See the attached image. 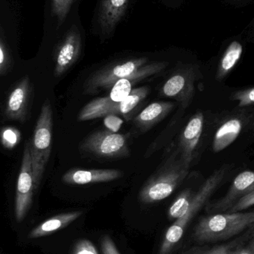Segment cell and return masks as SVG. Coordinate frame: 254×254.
<instances>
[{
  "label": "cell",
  "instance_id": "cell-1",
  "mask_svg": "<svg viewBox=\"0 0 254 254\" xmlns=\"http://www.w3.org/2000/svg\"><path fill=\"white\" fill-rule=\"evenodd\" d=\"M167 61L149 62L147 57L127 58L109 63L92 73L85 83V93L93 94L100 89L113 88L122 79L141 80L162 72L168 66Z\"/></svg>",
  "mask_w": 254,
  "mask_h": 254
},
{
  "label": "cell",
  "instance_id": "cell-2",
  "mask_svg": "<svg viewBox=\"0 0 254 254\" xmlns=\"http://www.w3.org/2000/svg\"><path fill=\"white\" fill-rule=\"evenodd\" d=\"M55 37L52 50L55 75L61 77L80 58L85 44V28L81 22L79 7H76L64 25L58 31H45Z\"/></svg>",
  "mask_w": 254,
  "mask_h": 254
},
{
  "label": "cell",
  "instance_id": "cell-3",
  "mask_svg": "<svg viewBox=\"0 0 254 254\" xmlns=\"http://www.w3.org/2000/svg\"><path fill=\"white\" fill-rule=\"evenodd\" d=\"M190 165L185 162L177 150L161 164L151 176L140 191V200L144 204H152L169 196L187 177Z\"/></svg>",
  "mask_w": 254,
  "mask_h": 254
},
{
  "label": "cell",
  "instance_id": "cell-4",
  "mask_svg": "<svg viewBox=\"0 0 254 254\" xmlns=\"http://www.w3.org/2000/svg\"><path fill=\"white\" fill-rule=\"evenodd\" d=\"M254 227V210L216 213L201 218L193 230L192 240L198 244L223 241Z\"/></svg>",
  "mask_w": 254,
  "mask_h": 254
},
{
  "label": "cell",
  "instance_id": "cell-5",
  "mask_svg": "<svg viewBox=\"0 0 254 254\" xmlns=\"http://www.w3.org/2000/svg\"><path fill=\"white\" fill-rule=\"evenodd\" d=\"M228 171V167L222 166L213 172L200 187L198 190L195 192L186 213L181 217L176 219L167 230L160 249L159 254H171L176 245L183 237L185 230L192 218L207 204L210 197L226 177Z\"/></svg>",
  "mask_w": 254,
  "mask_h": 254
},
{
  "label": "cell",
  "instance_id": "cell-6",
  "mask_svg": "<svg viewBox=\"0 0 254 254\" xmlns=\"http://www.w3.org/2000/svg\"><path fill=\"white\" fill-rule=\"evenodd\" d=\"M53 111L49 99L45 100L29 141L33 178L36 188L43 179L52 151Z\"/></svg>",
  "mask_w": 254,
  "mask_h": 254
},
{
  "label": "cell",
  "instance_id": "cell-7",
  "mask_svg": "<svg viewBox=\"0 0 254 254\" xmlns=\"http://www.w3.org/2000/svg\"><path fill=\"white\" fill-rule=\"evenodd\" d=\"M134 0H98L91 21V33L101 43L114 36L119 24L126 18Z\"/></svg>",
  "mask_w": 254,
  "mask_h": 254
},
{
  "label": "cell",
  "instance_id": "cell-8",
  "mask_svg": "<svg viewBox=\"0 0 254 254\" xmlns=\"http://www.w3.org/2000/svg\"><path fill=\"white\" fill-rule=\"evenodd\" d=\"M149 94V88L142 86L133 89L131 94L120 102H107L102 98L92 100L82 109L78 116V120L79 122H87L110 115L122 116L127 121L130 120L134 110L144 101Z\"/></svg>",
  "mask_w": 254,
  "mask_h": 254
},
{
  "label": "cell",
  "instance_id": "cell-9",
  "mask_svg": "<svg viewBox=\"0 0 254 254\" xmlns=\"http://www.w3.org/2000/svg\"><path fill=\"white\" fill-rule=\"evenodd\" d=\"M201 76L199 65L182 64L167 79L161 89V94L173 98L186 110L191 105L195 92V83Z\"/></svg>",
  "mask_w": 254,
  "mask_h": 254
},
{
  "label": "cell",
  "instance_id": "cell-10",
  "mask_svg": "<svg viewBox=\"0 0 254 254\" xmlns=\"http://www.w3.org/2000/svg\"><path fill=\"white\" fill-rule=\"evenodd\" d=\"M130 134H119L100 130L88 135L80 146L81 150L97 158L116 159L130 155Z\"/></svg>",
  "mask_w": 254,
  "mask_h": 254
},
{
  "label": "cell",
  "instance_id": "cell-11",
  "mask_svg": "<svg viewBox=\"0 0 254 254\" xmlns=\"http://www.w3.org/2000/svg\"><path fill=\"white\" fill-rule=\"evenodd\" d=\"M243 133L254 137V109L242 108L227 117L215 134L213 152L218 153L226 149Z\"/></svg>",
  "mask_w": 254,
  "mask_h": 254
},
{
  "label": "cell",
  "instance_id": "cell-12",
  "mask_svg": "<svg viewBox=\"0 0 254 254\" xmlns=\"http://www.w3.org/2000/svg\"><path fill=\"white\" fill-rule=\"evenodd\" d=\"M35 190L37 188L33 178L30 144L29 142H26L16 183L15 197V217L18 222H22L25 219L31 207L33 194Z\"/></svg>",
  "mask_w": 254,
  "mask_h": 254
},
{
  "label": "cell",
  "instance_id": "cell-13",
  "mask_svg": "<svg viewBox=\"0 0 254 254\" xmlns=\"http://www.w3.org/2000/svg\"><path fill=\"white\" fill-rule=\"evenodd\" d=\"M33 98V87L28 76L22 77L14 85L6 98L4 117L9 120L26 122Z\"/></svg>",
  "mask_w": 254,
  "mask_h": 254
},
{
  "label": "cell",
  "instance_id": "cell-14",
  "mask_svg": "<svg viewBox=\"0 0 254 254\" xmlns=\"http://www.w3.org/2000/svg\"><path fill=\"white\" fill-rule=\"evenodd\" d=\"M254 191V170L240 173L234 179L225 196L207 202L206 211L209 214L228 212L240 198Z\"/></svg>",
  "mask_w": 254,
  "mask_h": 254
},
{
  "label": "cell",
  "instance_id": "cell-15",
  "mask_svg": "<svg viewBox=\"0 0 254 254\" xmlns=\"http://www.w3.org/2000/svg\"><path fill=\"white\" fill-rule=\"evenodd\" d=\"M204 116L201 112L194 115L183 128L176 150L180 158L191 166L197 155V148L204 128Z\"/></svg>",
  "mask_w": 254,
  "mask_h": 254
},
{
  "label": "cell",
  "instance_id": "cell-16",
  "mask_svg": "<svg viewBox=\"0 0 254 254\" xmlns=\"http://www.w3.org/2000/svg\"><path fill=\"white\" fill-rule=\"evenodd\" d=\"M123 173L115 169H91L81 170L73 168L64 173L63 182L67 185H85L88 184L103 183L120 179Z\"/></svg>",
  "mask_w": 254,
  "mask_h": 254
},
{
  "label": "cell",
  "instance_id": "cell-17",
  "mask_svg": "<svg viewBox=\"0 0 254 254\" xmlns=\"http://www.w3.org/2000/svg\"><path fill=\"white\" fill-rule=\"evenodd\" d=\"M80 0H47L45 31H58L67 22Z\"/></svg>",
  "mask_w": 254,
  "mask_h": 254
},
{
  "label": "cell",
  "instance_id": "cell-18",
  "mask_svg": "<svg viewBox=\"0 0 254 254\" xmlns=\"http://www.w3.org/2000/svg\"><path fill=\"white\" fill-rule=\"evenodd\" d=\"M172 102L160 101L148 106L134 119V124L141 132H146L162 122L174 108Z\"/></svg>",
  "mask_w": 254,
  "mask_h": 254
},
{
  "label": "cell",
  "instance_id": "cell-19",
  "mask_svg": "<svg viewBox=\"0 0 254 254\" xmlns=\"http://www.w3.org/2000/svg\"><path fill=\"white\" fill-rule=\"evenodd\" d=\"M244 51L243 40L235 37L230 40L224 50L216 71V79L221 81L230 74L241 60Z\"/></svg>",
  "mask_w": 254,
  "mask_h": 254
},
{
  "label": "cell",
  "instance_id": "cell-20",
  "mask_svg": "<svg viewBox=\"0 0 254 254\" xmlns=\"http://www.w3.org/2000/svg\"><path fill=\"white\" fill-rule=\"evenodd\" d=\"M82 214V211H74L62 213L49 218L34 228L28 234V239L34 240L50 235L59 230L67 228L70 224L79 219Z\"/></svg>",
  "mask_w": 254,
  "mask_h": 254
},
{
  "label": "cell",
  "instance_id": "cell-21",
  "mask_svg": "<svg viewBox=\"0 0 254 254\" xmlns=\"http://www.w3.org/2000/svg\"><path fill=\"white\" fill-rule=\"evenodd\" d=\"M194 193L195 192H192V190L186 189L179 194L169 209L168 216L170 220H176L186 213Z\"/></svg>",
  "mask_w": 254,
  "mask_h": 254
},
{
  "label": "cell",
  "instance_id": "cell-22",
  "mask_svg": "<svg viewBox=\"0 0 254 254\" xmlns=\"http://www.w3.org/2000/svg\"><path fill=\"white\" fill-rule=\"evenodd\" d=\"M239 240L228 244L213 246H194L186 249L181 254H234L236 249L240 246Z\"/></svg>",
  "mask_w": 254,
  "mask_h": 254
},
{
  "label": "cell",
  "instance_id": "cell-23",
  "mask_svg": "<svg viewBox=\"0 0 254 254\" xmlns=\"http://www.w3.org/2000/svg\"><path fill=\"white\" fill-rule=\"evenodd\" d=\"M5 32L1 25L0 28V74L2 76L7 74L13 65V57Z\"/></svg>",
  "mask_w": 254,
  "mask_h": 254
},
{
  "label": "cell",
  "instance_id": "cell-24",
  "mask_svg": "<svg viewBox=\"0 0 254 254\" xmlns=\"http://www.w3.org/2000/svg\"><path fill=\"white\" fill-rule=\"evenodd\" d=\"M21 140V133L13 127H4L1 130V143L3 147L12 149L19 144Z\"/></svg>",
  "mask_w": 254,
  "mask_h": 254
},
{
  "label": "cell",
  "instance_id": "cell-25",
  "mask_svg": "<svg viewBox=\"0 0 254 254\" xmlns=\"http://www.w3.org/2000/svg\"><path fill=\"white\" fill-rule=\"evenodd\" d=\"M231 100L239 102L238 108H244L254 104V87L237 91L232 94Z\"/></svg>",
  "mask_w": 254,
  "mask_h": 254
},
{
  "label": "cell",
  "instance_id": "cell-26",
  "mask_svg": "<svg viewBox=\"0 0 254 254\" xmlns=\"http://www.w3.org/2000/svg\"><path fill=\"white\" fill-rule=\"evenodd\" d=\"M254 205V191L240 198L234 206L228 210V213H236L243 211Z\"/></svg>",
  "mask_w": 254,
  "mask_h": 254
},
{
  "label": "cell",
  "instance_id": "cell-27",
  "mask_svg": "<svg viewBox=\"0 0 254 254\" xmlns=\"http://www.w3.org/2000/svg\"><path fill=\"white\" fill-rule=\"evenodd\" d=\"M73 254H98L94 245L89 240L78 242L73 249Z\"/></svg>",
  "mask_w": 254,
  "mask_h": 254
},
{
  "label": "cell",
  "instance_id": "cell-28",
  "mask_svg": "<svg viewBox=\"0 0 254 254\" xmlns=\"http://www.w3.org/2000/svg\"><path fill=\"white\" fill-rule=\"evenodd\" d=\"M122 123H123V121L119 119L117 116L110 115V116L104 117V125L108 128V130L113 131V132H117L119 131Z\"/></svg>",
  "mask_w": 254,
  "mask_h": 254
},
{
  "label": "cell",
  "instance_id": "cell-29",
  "mask_svg": "<svg viewBox=\"0 0 254 254\" xmlns=\"http://www.w3.org/2000/svg\"><path fill=\"white\" fill-rule=\"evenodd\" d=\"M101 250L103 254H120L114 242L109 236L103 237L101 240Z\"/></svg>",
  "mask_w": 254,
  "mask_h": 254
},
{
  "label": "cell",
  "instance_id": "cell-30",
  "mask_svg": "<svg viewBox=\"0 0 254 254\" xmlns=\"http://www.w3.org/2000/svg\"><path fill=\"white\" fill-rule=\"evenodd\" d=\"M234 254H254V237L251 239L247 244L240 245L236 249Z\"/></svg>",
  "mask_w": 254,
  "mask_h": 254
},
{
  "label": "cell",
  "instance_id": "cell-31",
  "mask_svg": "<svg viewBox=\"0 0 254 254\" xmlns=\"http://www.w3.org/2000/svg\"><path fill=\"white\" fill-rule=\"evenodd\" d=\"M164 6L169 8L177 9L186 3V0H159Z\"/></svg>",
  "mask_w": 254,
  "mask_h": 254
},
{
  "label": "cell",
  "instance_id": "cell-32",
  "mask_svg": "<svg viewBox=\"0 0 254 254\" xmlns=\"http://www.w3.org/2000/svg\"><path fill=\"white\" fill-rule=\"evenodd\" d=\"M223 1L224 2L230 5H234L236 7L237 5L243 6L244 4H247L248 3L252 2L254 0H223Z\"/></svg>",
  "mask_w": 254,
  "mask_h": 254
},
{
  "label": "cell",
  "instance_id": "cell-33",
  "mask_svg": "<svg viewBox=\"0 0 254 254\" xmlns=\"http://www.w3.org/2000/svg\"><path fill=\"white\" fill-rule=\"evenodd\" d=\"M247 32L250 33L251 34H252V36L254 37V19H253V20H252V22H251L249 28H248Z\"/></svg>",
  "mask_w": 254,
  "mask_h": 254
}]
</instances>
